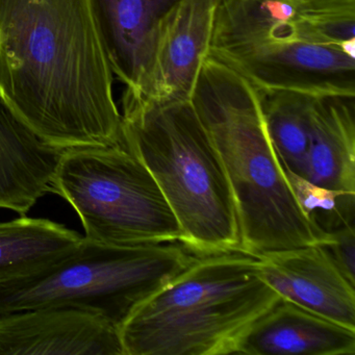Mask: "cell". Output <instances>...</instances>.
<instances>
[{"label": "cell", "instance_id": "1", "mask_svg": "<svg viewBox=\"0 0 355 355\" xmlns=\"http://www.w3.org/2000/svg\"><path fill=\"white\" fill-rule=\"evenodd\" d=\"M95 0H0V103L61 151L121 144Z\"/></svg>", "mask_w": 355, "mask_h": 355}, {"label": "cell", "instance_id": "2", "mask_svg": "<svg viewBox=\"0 0 355 355\" xmlns=\"http://www.w3.org/2000/svg\"><path fill=\"white\" fill-rule=\"evenodd\" d=\"M190 101L232 188L242 252L257 257L317 244L319 234L301 211L268 134L259 91L207 55Z\"/></svg>", "mask_w": 355, "mask_h": 355}, {"label": "cell", "instance_id": "3", "mask_svg": "<svg viewBox=\"0 0 355 355\" xmlns=\"http://www.w3.org/2000/svg\"><path fill=\"white\" fill-rule=\"evenodd\" d=\"M280 297L243 252L196 257L119 327L124 355L236 354Z\"/></svg>", "mask_w": 355, "mask_h": 355}, {"label": "cell", "instance_id": "4", "mask_svg": "<svg viewBox=\"0 0 355 355\" xmlns=\"http://www.w3.org/2000/svg\"><path fill=\"white\" fill-rule=\"evenodd\" d=\"M122 136L173 211L180 244L195 257L242 252L225 170L191 101L122 98Z\"/></svg>", "mask_w": 355, "mask_h": 355}, {"label": "cell", "instance_id": "5", "mask_svg": "<svg viewBox=\"0 0 355 355\" xmlns=\"http://www.w3.org/2000/svg\"><path fill=\"white\" fill-rule=\"evenodd\" d=\"M195 257L180 243L112 246L84 238L76 250L55 263L0 282V313L76 309L101 315L119 328Z\"/></svg>", "mask_w": 355, "mask_h": 355}, {"label": "cell", "instance_id": "6", "mask_svg": "<svg viewBox=\"0 0 355 355\" xmlns=\"http://www.w3.org/2000/svg\"><path fill=\"white\" fill-rule=\"evenodd\" d=\"M207 55L259 91L355 97V59L307 43L286 0H220Z\"/></svg>", "mask_w": 355, "mask_h": 355}, {"label": "cell", "instance_id": "7", "mask_svg": "<svg viewBox=\"0 0 355 355\" xmlns=\"http://www.w3.org/2000/svg\"><path fill=\"white\" fill-rule=\"evenodd\" d=\"M51 193L78 214L85 239L112 246L182 242L180 224L150 172L121 144L62 153Z\"/></svg>", "mask_w": 355, "mask_h": 355}, {"label": "cell", "instance_id": "8", "mask_svg": "<svg viewBox=\"0 0 355 355\" xmlns=\"http://www.w3.org/2000/svg\"><path fill=\"white\" fill-rule=\"evenodd\" d=\"M220 0H178L157 26L150 65L136 96L155 105L189 101L207 57Z\"/></svg>", "mask_w": 355, "mask_h": 355}, {"label": "cell", "instance_id": "9", "mask_svg": "<svg viewBox=\"0 0 355 355\" xmlns=\"http://www.w3.org/2000/svg\"><path fill=\"white\" fill-rule=\"evenodd\" d=\"M0 355H124L119 328L89 311L42 307L0 313Z\"/></svg>", "mask_w": 355, "mask_h": 355}, {"label": "cell", "instance_id": "10", "mask_svg": "<svg viewBox=\"0 0 355 355\" xmlns=\"http://www.w3.org/2000/svg\"><path fill=\"white\" fill-rule=\"evenodd\" d=\"M257 267L280 298L355 329V286L319 245L263 253Z\"/></svg>", "mask_w": 355, "mask_h": 355}, {"label": "cell", "instance_id": "11", "mask_svg": "<svg viewBox=\"0 0 355 355\" xmlns=\"http://www.w3.org/2000/svg\"><path fill=\"white\" fill-rule=\"evenodd\" d=\"M355 329L280 298L239 343L236 354L353 355Z\"/></svg>", "mask_w": 355, "mask_h": 355}, {"label": "cell", "instance_id": "12", "mask_svg": "<svg viewBox=\"0 0 355 355\" xmlns=\"http://www.w3.org/2000/svg\"><path fill=\"white\" fill-rule=\"evenodd\" d=\"M178 0H95L114 76L136 96L146 78L157 26Z\"/></svg>", "mask_w": 355, "mask_h": 355}, {"label": "cell", "instance_id": "13", "mask_svg": "<svg viewBox=\"0 0 355 355\" xmlns=\"http://www.w3.org/2000/svg\"><path fill=\"white\" fill-rule=\"evenodd\" d=\"M62 153L35 136L0 103V209L26 216L51 193Z\"/></svg>", "mask_w": 355, "mask_h": 355}, {"label": "cell", "instance_id": "14", "mask_svg": "<svg viewBox=\"0 0 355 355\" xmlns=\"http://www.w3.org/2000/svg\"><path fill=\"white\" fill-rule=\"evenodd\" d=\"M305 178L355 195V97H313Z\"/></svg>", "mask_w": 355, "mask_h": 355}, {"label": "cell", "instance_id": "15", "mask_svg": "<svg viewBox=\"0 0 355 355\" xmlns=\"http://www.w3.org/2000/svg\"><path fill=\"white\" fill-rule=\"evenodd\" d=\"M84 236L42 218L21 216L0 223V282L24 277L63 259Z\"/></svg>", "mask_w": 355, "mask_h": 355}, {"label": "cell", "instance_id": "16", "mask_svg": "<svg viewBox=\"0 0 355 355\" xmlns=\"http://www.w3.org/2000/svg\"><path fill=\"white\" fill-rule=\"evenodd\" d=\"M259 94L268 134L282 166L305 178L313 96L286 90L259 91Z\"/></svg>", "mask_w": 355, "mask_h": 355}, {"label": "cell", "instance_id": "17", "mask_svg": "<svg viewBox=\"0 0 355 355\" xmlns=\"http://www.w3.org/2000/svg\"><path fill=\"white\" fill-rule=\"evenodd\" d=\"M284 173L301 211L317 230L319 239L325 232L354 223L355 195L318 186L286 168Z\"/></svg>", "mask_w": 355, "mask_h": 355}, {"label": "cell", "instance_id": "18", "mask_svg": "<svg viewBox=\"0 0 355 355\" xmlns=\"http://www.w3.org/2000/svg\"><path fill=\"white\" fill-rule=\"evenodd\" d=\"M317 244L325 251L344 277L355 286L354 223L325 232L320 236Z\"/></svg>", "mask_w": 355, "mask_h": 355}, {"label": "cell", "instance_id": "19", "mask_svg": "<svg viewBox=\"0 0 355 355\" xmlns=\"http://www.w3.org/2000/svg\"><path fill=\"white\" fill-rule=\"evenodd\" d=\"M298 13L306 17L355 16V0H309Z\"/></svg>", "mask_w": 355, "mask_h": 355}, {"label": "cell", "instance_id": "20", "mask_svg": "<svg viewBox=\"0 0 355 355\" xmlns=\"http://www.w3.org/2000/svg\"><path fill=\"white\" fill-rule=\"evenodd\" d=\"M286 1H288V3H292V5L296 8L297 11H299V10H301L303 7H304L305 3H306L309 0H286Z\"/></svg>", "mask_w": 355, "mask_h": 355}]
</instances>
